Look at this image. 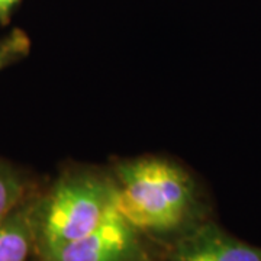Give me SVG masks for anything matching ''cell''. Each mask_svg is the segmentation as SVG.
I'll return each instance as SVG.
<instances>
[{
    "label": "cell",
    "instance_id": "cell-9",
    "mask_svg": "<svg viewBox=\"0 0 261 261\" xmlns=\"http://www.w3.org/2000/svg\"><path fill=\"white\" fill-rule=\"evenodd\" d=\"M151 261H159V260H155V258H152V260H151Z\"/></svg>",
    "mask_w": 261,
    "mask_h": 261
},
{
    "label": "cell",
    "instance_id": "cell-7",
    "mask_svg": "<svg viewBox=\"0 0 261 261\" xmlns=\"http://www.w3.org/2000/svg\"><path fill=\"white\" fill-rule=\"evenodd\" d=\"M31 41L23 31L15 29L0 38V71L29 54Z\"/></svg>",
    "mask_w": 261,
    "mask_h": 261
},
{
    "label": "cell",
    "instance_id": "cell-1",
    "mask_svg": "<svg viewBox=\"0 0 261 261\" xmlns=\"http://www.w3.org/2000/svg\"><path fill=\"white\" fill-rule=\"evenodd\" d=\"M109 171L118 212L148 241L167 247L209 219L195 177L173 160L159 155L119 160Z\"/></svg>",
    "mask_w": 261,
    "mask_h": 261
},
{
    "label": "cell",
    "instance_id": "cell-8",
    "mask_svg": "<svg viewBox=\"0 0 261 261\" xmlns=\"http://www.w3.org/2000/svg\"><path fill=\"white\" fill-rule=\"evenodd\" d=\"M19 0H0V20H8L13 8L18 5Z\"/></svg>",
    "mask_w": 261,
    "mask_h": 261
},
{
    "label": "cell",
    "instance_id": "cell-3",
    "mask_svg": "<svg viewBox=\"0 0 261 261\" xmlns=\"http://www.w3.org/2000/svg\"><path fill=\"white\" fill-rule=\"evenodd\" d=\"M41 261H151L148 240L119 212L82 238L39 255Z\"/></svg>",
    "mask_w": 261,
    "mask_h": 261
},
{
    "label": "cell",
    "instance_id": "cell-4",
    "mask_svg": "<svg viewBox=\"0 0 261 261\" xmlns=\"http://www.w3.org/2000/svg\"><path fill=\"white\" fill-rule=\"evenodd\" d=\"M166 261H261V247L244 243L206 219L167 245Z\"/></svg>",
    "mask_w": 261,
    "mask_h": 261
},
{
    "label": "cell",
    "instance_id": "cell-5",
    "mask_svg": "<svg viewBox=\"0 0 261 261\" xmlns=\"http://www.w3.org/2000/svg\"><path fill=\"white\" fill-rule=\"evenodd\" d=\"M32 202H25L0 221V261H28L31 254L37 252Z\"/></svg>",
    "mask_w": 261,
    "mask_h": 261
},
{
    "label": "cell",
    "instance_id": "cell-2",
    "mask_svg": "<svg viewBox=\"0 0 261 261\" xmlns=\"http://www.w3.org/2000/svg\"><path fill=\"white\" fill-rule=\"evenodd\" d=\"M115 212L116 187L109 168H67L45 195L32 202L38 255L90 233Z\"/></svg>",
    "mask_w": 261,
    "mask_h": 261
},
{
    "label": "cell",
    "instance_id": "cell-6",
    "mask_svg": "<svg viewBox=\"0 0 261 261\" xmlns=\"http://www.w3.org/2000/svg\"><path fill=\"white\" fill-rule=\"evenodd\" d=\"M29 185L23 174L0 160V221L28 202Z\"/></svg>",
    "mask_w": 261,
    "mask_h": 261
}]
</instances>
